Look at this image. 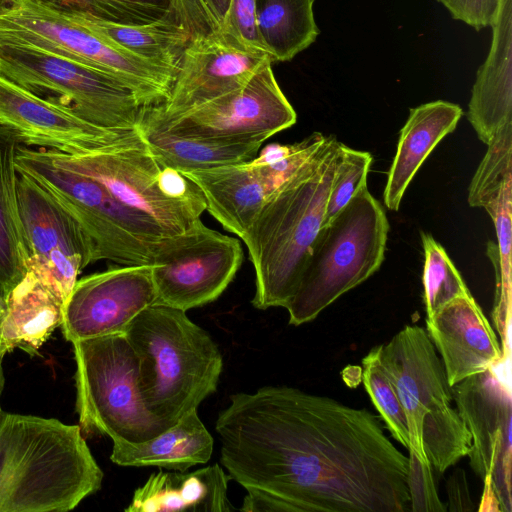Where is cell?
<instances>
[{"label": "cell", "mask_w": 512, "mask_h": 512, "mask_svg": "<svg viewBox=\"0 0 512 512\" xmlns=\"http://www.w3.org/2000/svg\"><path fill=\"white\" fill-rule=\"evenodd\" d=\"M220 462L242 511L405 512L408 456L365 408L289 386L230 395L216 420Z\"/></svg>", "instance_id": "6da1fadb"}, {"label": "cell", "mask_w": 512, "mask_h": 512, "mask_svg": "<svg viewBox=\"0 0 512 512\" xmlns=\"http://www.w3.org/2000/svg\"><path fill=\"white\" fill-rule=\"evenodd\" d=\"M103 477L79 425L2 412L0 512L73 510Z\"/></svg>", "instance_id": "7a4b0ae2"}, {"label": "cell", "mask_w": 512, "mask_h": 512, "mask_svg": "<svg viewBox=\"0 0 512 512\" xmlns=\"http://www.w3.org/2000/svg\"><path fill=\"white\" fill-rule=\"evenodd\" d=\"M344 144L327 136L315 155L266 199L241 237L255 271L252 305L285 307L325 224L326 203Z\"/></svg>", "instance_id": "3957f363"}, {"label": "cell", "mask_w": 512, "mask_h": 512, "mask_svg": "<svg viewBox=\"0 0 512 512\" xmlns=\"http://www.w3.org/2000/svg\"><path fill=\"white\" fill-rule=\"evenodd\" d=\"M124 333L139 359L144 403L166 429L217 390L222 353L185 311L151 305Z\"/></svg>", "instance_id": "277c9868"}, {"label": "cell", "mask_w": 512, "mask_h": 512, "mask_svg": "<svg viewBox=\"0 0 512 512\" xmlns=\"http://www.w3.org/2000/svg\"><path fill=\"white\" fill-rule=\"evenodd\" d=\"M44 151L54 164L95 180L123 205L156 221L168 235L184 232L206 210L200 189L156 159L138 126L112 128L103 143L87 154Z\"/></svg>", "instance_id": "5b68a950"}, {"label": "cell", "mask_w": 512, "mask_h": 512, "mask_svg": "<svg viewBox=\"0 0 512 512\" xmlns=\"http://www.w3.org/2000/svg\"><path fill=\"white\" fill-rule=\"evenodd\" d=\"M381 362L402 403L409 433L408 451L445 472L466 457L471 439L454 407L452 386L426 330L406 325L386 344Z\"/></svg>", "instance_id": "8992f818"}, {"label": "cell", "mask_w": 512, "mask_h": 512, "mask_svg": "<svg viewBox=\"0 0 512 512\" xmlns=\"http://www.w3.org/2000/svg\"><path fill=\"white\" fill-rule=\"evenodd\" d=\"M389 231L387 215L368 185L323 226L284 307L289 324L313 321L325 308L380 268Z\"/></svg>", "instance_id": "52a82bcc"}, {"label": "cell", "mask_w": 512, "mask_h": 512, "mask_svg": "<svg viewBox=\"0 0 512 512\" xmlns=\"http://www.w3.org/2000/svg\"><path fill=\"white\" fill-rule=\"evenodd\" d=\"M0 41L34 46L110 74L147 108L167 101L177 74L112 44L53 0H0Z\"/></svg>", "instance_id": "ba28073f"}, {"label": "cell", "mask_w": 512, "mask_h": 512, "mask_svg": "<svg viewBox=\"0 0 512 512\" xmlns=\"http://www.w3.org/2000/svg\"><path fill=\"white\" fill-rule=\"evenodd\" d=\"M15 165L80 224L98 261L150 265L159 241L170 236L152 218L123 205L95 180L54 164L43 149L21 145Z\"/></svg>", "instance_id": "9c48e42d"}, {"label": "cell", "mask_w": 512, "mask_h": 512, "mask_svg": "<svg viewBox=\"0 0 512 512\" xmlns=\"http://www.w3.org/2000/svg\"><path fill=\"white\" fill-rule=\"evenodd\" d=\"M72 345L76 412L83 435L140 443L166 429L144 403L139 359L124 332Z\"/></svg>", "instance_id": "30bf717a"}, {"label": "cell", "mask_w": 512, "mask_h": 512, "mask_svg": "<svg viewBox=\"0 0 512 512\" xmlns=\"http://www.w3.org/2000/svg\"><path fill=\"white\" fill-rule=\"evenodd\" d=\"M0 75L101 127H136L150 109L122 80L22 43L0 41Z\"/></svg>", "instance_id": "8fae6325"}, {"label": "cell", "mask_w": 512, "mask_h": 512, "mask_svg": "<svg viewBox=\"0 0 512 512\" xmlns=\"http://www.w3.org/2000/svg\"><path fill=\"white\" fill-rule=\"evenodd\" d=\"M242 261L237 238L208 228L198 218L184 232L159 241L150 264L155 304L186 312L214 302Z\"/></svg>", "instance_id": "7c38bea8"}, {"label": "cell", "mask_w": 512, "mask_h": 512, "mask_svg": "<svg viewBox=\"0 0 512 512\" xmlns=\"http://www.w3.org/2000/svg\"><path fill=\"white\" fill-rule=\"evenodd\" d=\"M510 362L511 355H507L495 366L452 386L456 409L471 439L470 467L482 481L491 475L501 512L512 511Z\"/></svg>", "instance_id": "4fadbf2b"}, {"label": "cell", "mask_w": 512, "mask_h": 512, "mask_svg": "<svg viewBox=\"0 0 512 512\" xmlns=\"http://www.w3.org/2000/svg\"><path fill=\"white\" fill-rule=\"evenodd\" d=\"M147 118L174 134L229 142H264L290 128L297 115L282 92L271 64L256 71L240 88L181 116L161 121Z\"/></svg>", "instance_id": "5bb4252c"}, {"label": "cell", "mask_w": 512, "mask_h": 512, "mask_svg": "<svg viewBox=\"0 0 512 512\" xmlns=\"http://www.w3.org/2000/svg\"><path fill=\"white\" fill-rule=\"evenodd\" d=\"M17 188L28 252L27 272L65 302L79 273L98 261L95 247L80 224L20 171Z\"/></svg>", "instance_id": "9a60e30c"}, {"label": "cell", "mask_w": 512, "mask_h": 512, "mask_svg": "<svg viewBox=\"0 0 512 512\" xmlns=\"http://www.w3.org/2000/svg\"><path fill=\"white\" fill-rule=\"evenodd\" d=\"M155 299L150 265H120L88 275L76 281L63 304L62 334L73 343L123 333Z\"/></svg>", "instance_id": "2e32d148"}, {"label": "cell", "mask_w": 512, "mask_h": 512, "mask_svg": "<svg viewBox=\"0 0 512 512\" xmlns=\"http://www.w3.org/2000/svg\"><path fill=\"white\" fill-rule=\"evenodd\" d=\"M272 58L238 48L214 34H195L186 46L167 101L149 110L158 120L181 116L244 85Z\"/></svg>", "instance_id": "e0dca14e"}, {"label": "cell", "mask_w": 512, "mask_h": 512, "mask_svg": "<svg viewBox=\"0 0 512 512\" xmlns=\"http://www.w3.org/2000/svg\"><path fill=\"white\" fill-rule=\"evenodd\" d=\"M0 124L24 146L70 155L97 149L111 128L84 120L0 75Z\"/></svg>", "instance_id": "ac0fdd59"}, {"label": "cell", "mask_w": 512, "mask_h": 512, "mask_svg": "<svg viewBox=\"0 0 512 512\" xmlns=\"http://www.w3.org/2000/svg\"><path fill=\"white\" fill-rule=\"evenodd\" d=\"M426 332L440 355L450 386L486 371L507 356L471 293L427 317Z\"/></svg>", "instance_id": "d6986e66"}, {"label": "cell", "mask_w": 512, "mask_h": 512, "mask_svg": "<svg viewBox=\"0 0 512 512\" xmlns=\"http://www.w3.org/2000/svg\"><path fill=\"white\" fill-rule=\"evenodd\" d=\"M492 30L491 48L477 71L467 112L485 144L499 128L512 122V0H501Z\"/></svg>", "instance_id": "ffe728a7"}, {"label": "cell", "mask_w": 512, "mask_h": 512, "mask_svg": "<svg viewBox=\"0 0 512 512\" xmlns=\"http://www.w3.org/2000/svg\"><path fill=\"white\" fill-rule=\"evenodd\" d=\"M230 477L219 464L192 472L160 469L137 488L127 512H229Z\"/></svg>", "instance_id": "44dd1931"}, {"label": "cell", "mask_w": 512, "mask_h": 512, "mask_svg": "<svg viewBox=\"0 0 512 512\" xmlns=\"http://www.w3.org/2000/svg\"><path fill=\"white\" fill-rule=\"evenodd\" d=\"M462 114L459 105L443 100L410 109L400 131L383 192L384 204L388 209H399L415 174L441 140L456 128Z\"/></svg>", "instance_id": "7402d4cb"}, {"label": "cell", "mask_w": 512, "mask_h": 512, "mask_svg": "<svg viewBox=\"0 0 512 512\" xmlns=\"http://www.w3.org/2000/svg\"><path fill=\"white\" fill-rule=\"evenodd\" d=\"M181 173L200 189L209 214L239 238L270 195L248 161Z\"/></svg>", "instance_id": "603a6c76"}, {"label": "cell", "mask_w": 512, "mask_h": 512, "mask_svg": "<svg viewBox=\"0 0 512 512\" xmlns=\"http://www.w3.org/2000/svg\"><path fill=\"white\" fill-rule=\"evenodd\" d=\"M110 459L124 467H158L187 471L206 464L213 453L214 440L197 410L155 437L140 443L112 442Z\"/></svg>", "instance_id": "cb8c5ba5"}, {"label": "cell", "mask_w": 512, "mask_h": 512, "mask_svg": "<svg viewBox=\"0 0 512 512\" xmlns=\"http://www.w3.org/2000/svg\"><path fill=\"white\" fill-rule=\"evenodd\" d=\"M64 302L32 272L10 292L0 324V347L34 356L61 326Z\"/></svg>", "instance_id": "d4e9b609"}, {"label": "cell", "mask_w": 512, "mask_h": 512, "mask_svg": "<svg viewBox=\"0 0 512 512\" xmlns=\"http://www.w3.org/2000/svg\"><path fill=\"white\" fill-rule=\"evenodd\" d=\"M61 5V4H60ZM76 22L84 25L112 44L142 59L172 69L179 63L192 34L179 17L173 3L160 19L142 25L118 24L61 5Z\"/></svg>", "instance_id": "484cf974"}, {"label": "cell", "mask_w": 512, "mask_h": 512, "mask_svg": "<svg viewBox=\"0 0 512 512\" xmlns=\"http://www.w3.org/2000/svg\"><path fill=\"white\" fill-rule=\"evenodd\" d=\"M23 145L17 134L0 124V301L27 274L28 252L19 211L15 161Z\"/></svg>", "instance_id": "4316f807"}, {"label": "cell", "mask_w": 512, "mask_h": 512, "mask_svg": "<svg viewBox=\"0 0 512 512\" xmlns=\"http://www.w3.org/2000/svg\"><path fill=\"white\" fill-rule=\"evenodd\" d=\"M138 128L156 159L179 172L247 162L257 156L262 145L180 136L150 121L146 112Z\"/></svg>", "instance_id": "83f0119b"}, {"label": "cell", "mask_w": 512, "mask_h": 512, "mask_svg": "<svg viewBox=\"0 0 512 512\" xmlns=\"http://www.w3.org/2000/svg\"><path fill=\"white\" fill-rule=\"evenodd\" d=\"M314 0H255L256 24L265 52L273 62L293 59L320 33Z\"/></svg>", "instance_id": "f1b7e54d"}, {"label": "cell", "mask_w": 512, "mask_h": 512, "mask_svg": "<svg viewBox=\"0 0 512 512\" xmlns=\"http://www.w3.org/2000/svg\"><path fill=\"white\" fill-rule=\"evenodd\" d=\"M173 5L192 35L214 34L243 50L265 52L255 0H173Z\"/></svg>", "instance_id": "f546056e"}, {"label": "cell", "mask_w": 512, "mask_h": 512, "mask_svg": "<svg viewBox=\"0 0 512 512\" xmlns=\"http://www.w3.org/2000/svg\"><path fill=\"white\" fill-rule=\"evenodd\" d=\"M469 186L468 203L486 209L512 184V122L499 128Z\"/></svg>", "instance_id": "4dcf8cb0"}, {"label": "cell", "mask_w": 512, "mask_h": 512, "mask_svg": "<svg viewBox=\"0 0 512 512\" xmlns=\"http://www.w3.org/2000/svg\"><path fill=\"white\" fill-rule=\"evenodd\" d=\"M512 185H508L498 200L489 206L487 213L495 225L497 246L489 244L488 254L496 270L495 324L504 326L511 322V245H512Z\"/></svg>", "instance_id": "1f68e13d"}, {"label": "cell", "mask_w": 512, "mask_h": 512, "mask_svg": "<svg viewBox=\"0 0 512 512\" xmlns=\"http://www.w3.org/2000/svg\"><path fill=\"white\" fill-rule=\"evenodd\" d=\"M381 345L362 359V381L374 407L393 438L408 449L409 433L405 412L387 371L381 362Z\"/></svg>", "instance_id": "d6a6232c"}, {"label": "cell", "mask_w": 512, "mask_h": 512, "mask_svg": "<svg viewBox=\"0 0 512 512\" xmlns=\"http://www.w3.org/2000/svg\"><path fill=\"white\" fill-rule=\"evenodd\" d=\"M424 250L422 282L427 317L441 307L470 293L445 249L429 234L421 236Z\"/></svg>", "instance_id": "836d02e7"}, {"label": "cell", "mask_w": 512, "mask_h": 512, "mask_svg": "<svg viewBox=\"0 0 512 512\" xmlns=\"http://www.w3.org/2000/svg\"><path fill=\"white\" fill-rule=\"evenodd\" d=\"M326 138L324 134L314 132L293 144H269L248 164L271 194L315 155Z\"/></svg>", "instance_id": "e575fe53"}, {"label": "cell", "mask_w": 512, "mask_h": 512, "mask_svg": "<svg viewBox=\"0 0 512 512\" xmlns=\"http://www.w3.org/2000/svg\"><path fill=\"white\" fill-rule=\"evenodd\" d=\"M98 19L142 25L162 18L172 7L173 0H53Z\"/></svg>", "instance_id": "d590c367"}, {"label": "cell", "mask_w": 512, "mask_h": 512, "mask_svg": "<svg viewBox=\"0 0 512 512\" xmlns=\"http://www.w3.org/2000/svg\"><path fill=\"white\" fill-rule=\"evenodd\" d=\"M371 163L372 156L369 152L344 145L327 198L324 226L367 185Z\"/></svg>", "instance_id": "8d00e7d4"}, {"label": "cell", "mask_w": 512, "mask_h": 512, "mask_svg": "<svg viewBox=\"0 0 512 512\" xmlns=\"http://www.w3.org/2000/svg\"><path fill=\"white\" fill-rule=\"evenodd\" d=\"M407 486L410 496V511L445 512L446 505L440 500L434 482L432 465L409 451Z\"/></svg>", "instance_id": "74e56055"}, {"label": "cell", "mask_w": 512, "mask_h": 512, "mask_svg": "<svg viewBox=\"0 0 512 512\" xmlns=\"http://www.w3.org/2000/svg\"><path fill=\"white\" fill-rule=\"evenodd\" d=\"M443 4L455 20L479 31L492 27L500 11L501 0H436Z\"/></svg>", "instance_id": "f35d334b"}, {"label": "cell", "mask_w": 512, "mask_h": 512, "mask_svg": "<svg viewBox=\"0 0 512 512\" xmlns=\"http://www.w3.org/2000/svg\"><path fill=\"white\" fill-rule=\"evenodd\" d=\"M446 491L448 496L447 510L449 512H464L474 509L470 497L466 473L457 468L446 481Z\"/></svg>", "instance_id": "ab89813d"}, {"label": "cell", "mask_w": 512, "mask_h": 512, "mask_svg": "<svg viewBox=\"0 0 512 512\" xmlns=\"http://www.w3.org/2000/svg\"><path fill=\"white\" fill-rule=\"evenodd\" d=\"M483 483H484V490H483L480 505L477 510L479 512H483V511L501 512L499 501H498L497 496L492 487L491 475H487L483 479Z\"/></svg>", "instance_id": "60d3db41"}, {"label": "cell", "mask_w": 512, "mask_h": 512, "mask_svg": "<svg viewBox=\"0 0 512 512\" xmlns=\"http://www.w3.org/2000/svg\"><path fill=\"white\" fill-rule=\"evenodd\" d=\"M5 354H0V398H1V393H2V390H3V385H4V375H3V368H2V361H3V357H4ZM3 410L1 409V404H0V416L2 414Z\"/></svg>", "instance_id": "b9f144b4"}, {"label": "cell", "mask_w": 512, "mask_h": 512, "mask_svg": "<svg viewBox=\"0 0 512 512\" xmlns=\"http://www.w3.org/2000/svg\"><path fill=\"white\" fill-rule=\"evenodd\" d=\"M5 313V305L0 301V324Z\"/></svg>", "instance_id": "7bdbcfd3"}, {"label": "cell", "mask_w": 512, "mask_h": 512, "mask_svg": "<svg viewBox=\"0 0 512 512\" xmlns=\"http://www.w3.org/2000/svg\"><path fill=\"white\" fill-rule=\"evenodd\" d=\"M6 354L5 351L0 347V354Z\"/></svg>", "instance_id": "ee69618b"}]
</instances>
